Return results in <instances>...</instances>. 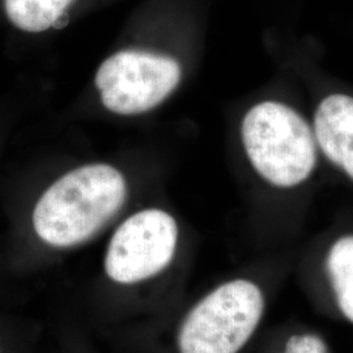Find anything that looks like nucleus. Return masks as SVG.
Segmentation results:
<instances>
[{
    "mask_svg": "<svg viewBox=\"0 0 353 353\" xmlns=\"http://www.w3.org/2000/svg\"><path fill=\"white\" fill-rule=\"evenodd\" d=\"M241 141L252 170L279 192L303 189L323 163L310 117L279 97L256 102L246 112Z\"/></svg>",
    "mask_w": 353,
    "mask_h": 353,
    "instance_id": "obj_1",
    "label": "nucleus"
},
{
    "mask_svg": "<svg viewBox=\"0 0 353 353\" xmlns=\"http://www.w3.org/2000/svg\"><path fill=\"white\" fill-rule=\"evenodd\" d=\"M121 172L106 164L81 166L52 183L33 211L38 237L55 248H71L93 237L126 201Z\"/></svg>",
    "mask_w": 353,
    "mask_h": 353,
    "instance_id": "obj_2",
    "label": "nucleus"
},
{
    "mask_svg": "<svg viewBox=\"0 0 353 353\" xmlns=\"http://www.w3.org/2000/svg\"><path fill=\"white\" fill-rule=\"evenodd\" d=\"M267 310L263 288L250 279L217 285L183 318L179 353H240L261 327Z\"/></svg>",
    "mask_w": 353,
    "mask_h": 353,
    "instance_id": "obj_3",
    "label": "nucleus"
},
{
    "mask_svg": "<svg viewBox=\"0 0 353 353\" xmlns=\"http://www.w3.org/2000/svg\"><path fill=\"white\" fill-rule=\"evenodd\" d=\"M182 77L176 59L138 50L119 51L100 65L96 85L110 112L135 115L166 100Z\"/></svg>",
    "mask_w": 353,
    "mask_h": 353,
    "instance_id": "obj_4",
    "label": "nucleus"
},
{
    "mask_svg": "<svg viewBox=\"0 0 353 353\" xmlns=\"http://www.w3.org/2000/svg\"><path fill=\"white\" fill-rule=\"evenodd\" d=\"M178 225L172 214L144 210L130 216L115 230L106 256V275L118 284H138L159 275L172 263Z\"/></svg>",
    "mask_w": 353,
    "mask_h": 353,
    "instance_id": "obj_5",
    "label": "nucleus"
},
{
    "mask_svg": "<svg viewBox=\"0 0 353 353\" xmlns=\"http://www.w3.org/2000/svg\"><path fill=\"white\" fill-rule=\"evenodd\" d=\"M309 117L322 161L353 185V93L330 89Z\"/></svg>",
    "mask_w": 353,
    "mask_h": 353,
    "instance_id": "obj_6",
    "label": "nucleus"
},
{
    "mask_svg": "<svg viewBox=\"0 0 353 353\" xmlns=\"http://www.w3.org/2000/svg\"><path fill=\"white\" fill-rule=\"evenodd\" d=\"M322 268L335 310L353 327V230L339 233L328 242Z\"/></svg>",
    "mask_w": 353,
    "mask_h": 353,
    "instance_id": "obj_7",
    "label": "nucleus"
},
{
    "mask_svg": "<svg viewBox=\"0 0 353 353\" xmlns=\"http://www.w3.org/2000/svg\"><path fill=\"white\" fill-rule=\"evenodd\" d=\"M72 3L74 0H4V7L16 28L41 33L52 28Z\"/></svg>",
    "mask_w": 353,
    "mask_h": 353,
    "instance_id": "obj_8",
    "label": "nucleus"
},
{
    "mask_svg": "<svg viewBox=\"0 0 353 353\" xmlns=\"http://www.w3.org/2000/svg\"><path fill=\"white\" fill-rule=\"evenodd\" d=\"M275 353H332L327 339L313 330L290 334Z\"/></svg>",
    "mask_w": 353,
    "mask_h": 353,
    "instance_id": "obj_9",
    "label": "nucleus"
},
{
    "mask_svg": "<svg viewBox=\"0 0 353 353\" xmlns=\"http://www.w3.org/2000/svg\"><path fill=\"white\" fill-rule=\"evenodd\" d=\"M0 353H1V345H0Z\"/></svg>",
    "mask_w": 353,
    "mask_h": 353,
    "instance_id": "obj_10",
    "label": "nucleus"
}]
</instances>
